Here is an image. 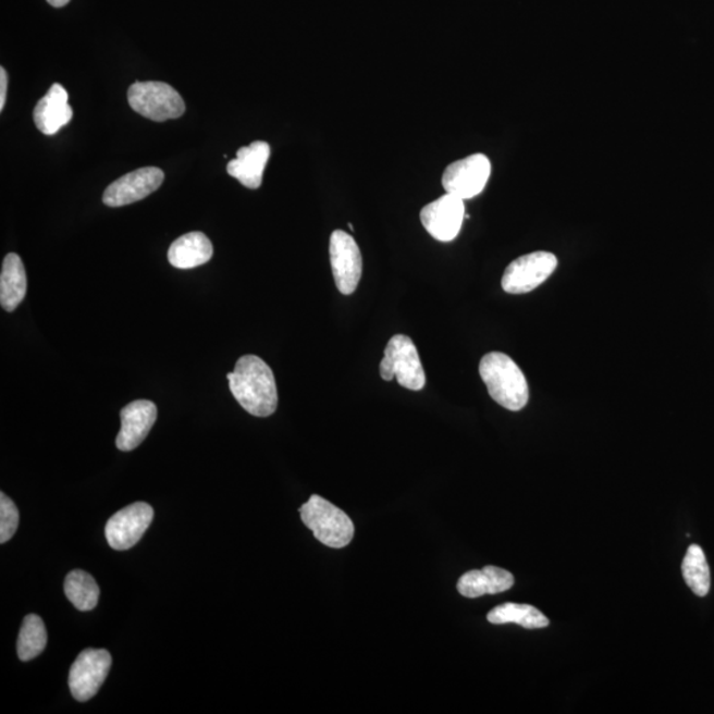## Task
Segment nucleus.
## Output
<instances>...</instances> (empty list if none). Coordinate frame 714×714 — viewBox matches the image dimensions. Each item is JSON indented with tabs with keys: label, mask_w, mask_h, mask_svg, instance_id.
<instances>
[{
	"label": "nucleus",
	"mask_w": 714,
	"mask_h": 714,
	"mask_svg": "<svg viewBox=\"0 0 714 714\" xmlns=\"http://www.w3.org/2000/svg\"><path fill=\"white\" fill-rule=\"evenodd\" d=\"M232 395L237 403L256 417H269L279 405V392L272 368L261 357L245 355L236 362L235 371L227 373Z\"/></svg>",
	"instance_id": "f257e3e1"
},
{
	"label": "nucleus",
	"mask_w": 714,
	"mask_h": 714,
	"mask_svg": "<svg viewBox=\"0 0 714 714\" xmlns=\"http://www.w3.org/2000/svg\"><path fill=\"white\" fill-rule=\"evenodd\" d=\"M479 373L492 399L503 408L519 411L528 404L527 379L508 355L491 353L483 356Z\"/></svg>",
	"instance_id": "f03ea898"
},
{
	"label": "nucleus",
	"mask_w": 714,
	"mask_h": 714,
	"mask_svg": "<svg viewBox=\"0 0 714 714\" xmlns=\"http://www.w3.org/2000/svg\"><path fill=\"white\" fill-rule=\"evenodd\" d=\"M299 513L304 525L311 529L317 540L325 546L341 550L353 541V520L325 498L312 495L309 502L299 508Z\"/></svg>",
	"instance_id": "7ed1b4c3"
},
{
	"label": "nucleus",
	"mask_w": 714,
	"mask_h": 714,
	"mask_svg": "<svg viewBox=\"0 0 714 714\" xmlns=\"http://www.w3.org/2000/svg\"><path fill=\"white\" fill-rule=\"evenodd\" d=\"M380 374L385 381L397 380L406 390L421 391L427 377L417 347L409 336L395 335L387 342Z\"/></svg>",
	"instance_id": "20e7f679"
},
{
	"label": "nucleus",
	"mask_w": 714,
	"mask_h": 714,
	"mask_svg": "<svg viewBox=\"0 0 714 714\" xmlns=\"http://www.w3.org/2000/svg\"><path fill=\"white\" fill-rule=\"evenodd\" d=\"M127 98L134 112L156 122L175 120L186 112L182 96L165 83H135L128 88Z\"/></svg>",
	"instance_id": "39448f33"
},
{
	"label": "nucleus",
	"mask_w": 714,
	"mask_h": 714,
	"mask_svg": "<svg viewBox=\"0 0 714 714\" xmlns=\"http://www.w3.org/2000/svg\"><path fill=\"white\" fill-rule=\"evenodd\" d=\"M491 175V162L484 153H472L448 164L442 176L446 194L461 200L476 198L483 193Z\"/></svg>",
	"instance_id": "423d86ee"
},
{
	"label": "nucleus",
	"mask_w": 714,
	"mask_h": 714,
	"mask_svg": "<svg viewBox=\"0 0 714 714\" xmlns=\"http://www.w3.org/2000/svg\"><path fill=\"white\" fill-rule=\"evenodd\" d=\"M557 258L550 251H533L516 258L503 274L502 287L508 294H526L545 282L557 268Z\"/></svg>",
	"instance_id": "0eeeda50"
},
{
	"label": "nucleus",
	"mask_w": 714,
	"mask_h": 714,
	"mask_svg": "<svg viewBox=\"0 0 714 714\" xmlns=\"http://www.w3.org/2000/svg\"><path fill=\"white\" fill-rule=\"evenodd\" d=\"M112 662L107 650H84L73 663L67 680L73 698L79 703L94 699L107 680Z\"/></svg>",
	"instance_id": "6e6552de"
},
{
	"label": "nucleus",
	"mask_w": 714,
	"mask_h": 714,
	"mask_svg": "<svg viewBox=\"0 0 714 714\" xmlns=\"http://www.w3.org/2000/svg\"><path fill=\"white\" fill-rule=\"evenodd\" d=\"M330 261L337 291L344 295L353 294L362 273V258L355 238L341 230L332 232Z\"/></svg>",
	"instance_id": "1a4fd4ad"
},
{
	"label": "nucleus",
	"mask_w": 714,
	"mask_h": 714,
	"mask_svg": "<svg viewBox=\"0 0 714 714\" xmlns=\"http://www.w3.org/2000/svg\"><path fill=\"white\" fill-rule=\"evenodd\" d=\"M152 520L153 509L150 504L134 503L110 517L104 527V536L113 550L127 551L138 543Z\"/></svg>",
	"instance_id": "9d476101"
},
{
	"label": "nucleus",
	"mask_w": 714,
	"mask_h": 714,
	"mask_svg": "<svg viewBox=\"0 0 714 714\" xmlns=\"http://www.w3.org/2000/svg\"><path fill=\"white\" fill-rule=\"evenodd\" d=\"M164 172L158 168H144L123 175L110 184L103 193V205L112 208L125 207L139 200L162 186Z\"/></svg>",
	"instance_id": "9b49d317"
},
{
	"label": "nucleus",
	"mask_w": 714,
	"mask_h": 714,
	"mask_svg": "<svg viewBox=\"0 0 714 714\" xmlns=\"http://www.w3.org/2000/svg\"><path fill=\"white\" fill-rule=\"evenodd\" d=\"M465 220V200L452 194L424 206L421 211V223L429 235L442 243L453 242L459 235Z\"/></svg>",
	"instance_id": "f8f14e48"
},
{
	"label": "nucleus",
	"mask_w": 714,
	"mask_h": 714,
	"mask_svg": "<svg viewBox=\"0 0 714 714\" xmlns=\"http://www.w3.org/2000/svg\"><path fill=\"white\" fill-rule=\"evenodd\" d=\"M158 417L157 405L149 399H137L121 410V430L115 445L121 452H132L149 435Z\"/></svg>",
	"instance_id": "ddd939ff"
},
{
	"label": "nucleus",
	"mask_w": 714,
	"mask_h": 714,
	"mask_svg": "<svg viewBox=\"0 0 714 714\" xmlns=\"http://www.w3.org/2000/svg\"><path fill=\"white\" fill-rule=\"evenodd\" d=\"M269 158V144L263 140H256L237 151L236 159L231 160L226 165L227 174L237 178L246 188H260Z\"/></svg>",
	"instance_id": "4468645a"
},
{
	"label": "nucleus",
	"mask_w": 714,
	"mask_h": 714,
	"mask_svg": "<svg viewBox=\"0 0 714 714\" xmlns=\"http://www.w3.org/2000/svg\"><path fill=\"white\" fill-rule=\"evenodd\" d=\"M70 96L63 85L53 84L48 94L36 104L34 120L42 134L53 135L67 125L73 116Z\"/></svg>",
	"instance_id": "2eb2a0df"
},
{
	"label": "nucleus",
	"mask_w": 714,
	"mask_h": 714,
	"mask_svg": "<svg viewBox=\"0 0 714 714\" xmlns=\"http://www.w3.org/2000/svg\"><path fill=\"white\" fill-rule=\"evenodd\" d=\"M514 583L515 578L508 570L489 565L482 570L467 571L459 578L457 588L467 599H479L485 594L507 592Z\"/></svg>",
	"instance_id": "dca6fc26"
},
{
	"label": "nucleus",
	"mask_w": 714,
	"mask_h": 714,
	"mask_svg": "<svg viewBox=\"0 0 714 714\" xmlns=\"http://www.w3.org/2000/svg\"><path fill=\"white\" fill-rule=\"evenodd\" d=\"M213 246L201 232L178 237L169 249V261L176 269H194L211 260Z\"/></svg>",
	"instance_id": "f3484780"
},
{
	"label": "nucleus",
	"mask_w": 714,
	"mask_h": 714,
	"mask_svg": "<svg viewBox=\"0 0 714 714\" xmlns=\"http://www.w3.org/2000/svg\"><path fill=\"white\" fill-rule=\"evenodd\" d=\"M27 274L22 258L15 254L5 256L0 274V305L5 311H14L26 297Z\"/></svg>",
	"instance_id": "a211bd4d"
},
{
	"label": "nucleus",
	"mask_w": 714,
	"mask_h": 714,
	"mask_svg": "<svg viewBox=\"0 0 714 714\" xmlns=\"http://www.w3.org/2000/svg\"><path fill=\"white\" fill-rule=\"evenodd\" d=\"M488 620L492 625L515 624L528 630L544 629V627L550 626V619L538 608L513 602L496 606L494 611L489 613Z\"/></svg>",
	"instance_id": "6ab92c4d"
},
{
	"label": "nucleus",
	"mask_w": 714,
	"mask_h": 714,
	"mask_svg": "<svg viewBox=\"0 0 714 714\" xmlns=\"http://www.w3.org/2000/svg\"><path fill=\"white\" fill-rule=\"evenodd\" d=\"M64 590L66 599L79 612H90L100 599V588L94 577L84 570H73L65 578Z\"/></svg>",
	"instance_id": "aec40b11"
},
{
	"label": "nucleus",
	"mask_w": 714,
	"mask_h": 714,
	"mask_svg": "<svg viewBox=\"0 0 714 714\" xmlns=\"http://www.w3.org/2000/svg\"><path fill=\"white\" fill-rule=\"evenodd\" d=\"M682 577L689 589L698 596H705L711 590V569L703 547L689 545L681 564Z\"/></svg>",
	"instance_id": "412c9836"
},
{
	"label": "nucleus",
	"mask_w": 714,
	"mask_h": 714,
	"mask_svg": "<svg viewBox=\"0 0 714 714\" xmlns=\"http://www.w3.org/2000/svg\"><path fill=\"white\" fill-rule=\"evenodd\" d=\"M48 636L45 621L36 614H29L23 620L17 638V656L22 662L38 657L46 650Z\"/></svg>",
	"instance_id": "4be33fe9"
},
{
	"label": "nucleus",
	"mask_w": 714,
	"mask_h": 714,
	"mask_svg": "<svg viewBox=\"0 0 714 714\" xmlns=\"http://www.w3.org/2000/svg\"><path fill=\"white\" fill-rule=\"evenodd\" d=\"M20 526V510L15 503L2 492L0 494V543L5 544Z\"/></svg>",
	"instance_id": "5701e85b"
},
{
	"label": "nucleus",
	"mask_w": 714,
	"mask_h": 714,
	"mask_svg": "<svg viewBox=\"0 0 714 714\" xmlns=\"http://www.w3.org/2000/svg\"><path fill=\"white\" fill-rule=\"evenodd\" d=\"M8 72H5L4 67L2 66L0 67V110L4 109L5 97H8Z\"/></svg>",
	"instance_id": "b1692460"
},
{
	"label": "nucleus",
	"mask_w": 714,
	"mask_h": 714,
	"mask_svg": "<svg viewBox=\"0 0 714 714\" xmlns=\"http://www.w3.org/2000/svg\"><path fill=\"white\" fill-rule=\"evenodd\" d=\"M47 2L51 5H53V8L59 9V8H64V5L70 3L71 0H47Z\"/></svg>",
	"instance_id": "393cba45"
}]
</instances>
